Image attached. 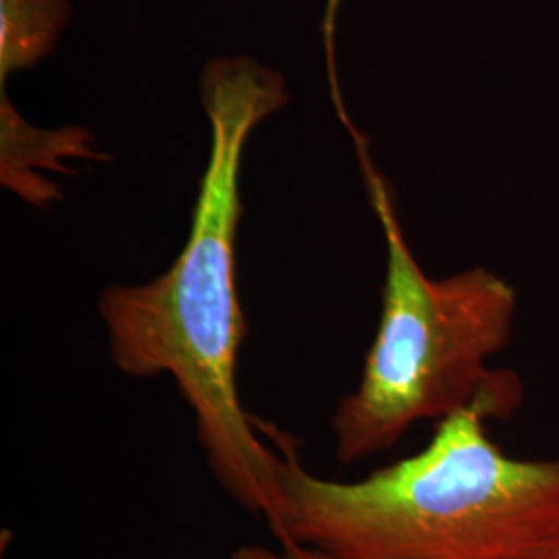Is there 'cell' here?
<instances>
[{
	"mask_svg": "<svg viewBox=\"0 0 559 559\" xmlns=\"http://www.w3.org/2000/svg\"><path fill=\"white\" fill-rule=\"evenodd\" d=\"M71 20V0H0V80L46 59Z\"/></svg>",
	"mask_w": 559,
	"mask_h": 559,
	"instance_id": "obj_5",
	"label": "cell"
},
{
	"mask_svg": "<svg viewBox=\"0 0 559 559\" xmlns=\"http://www.w3.org/2000/svg\"><path fill=\"white\" fill-rule=\"evenodd\" d=\"M282 75L249 57L210 60L201 104L210 156L191 233L179 258L140 286H108L98 300L108 353L120 373L168 376L193 413L195 438L222 491L247 514L276 522V441L240 402L237 367L245 313L237 290L235 242L242 203V152L261 120L288 104Z\"/></svg>",
	"mask_w": 559,
	"mask_h": 559,
	"instance_id": "obj_1",
	"label": "cell"
},
{
	"mask_svg": "<svg viewBox=\"0 0 559 559\" xmlns=\"http://www.w3.org/2000/svg\"><path fill=\"white\" fill-rule=\"evenodd\" d=\"M0 122H2V185L34 205H46L59 198L57 185L41 182L32 166L71 173L62 166L64 158L104 160L92 147V135L80 127H64L55 131H41L21 119L7 94L0 96Z\"/></svg>",
	"mask_w": 559,
	"mask_h": 559,
	"instance_id": "obj_4",
	"label": "cell"
},
{
	"mask_svg": "<svg viewBox=\"0 0 559 559\" xmlns=\"http://www.w3.org/2000/svg\"><path fill=\"white\" fill-rule=\"evenodd\" d=\"M522 396L519 376L498 369L417 454L357 480L307 471L274 433L280 508L270 533L332 559L539 558L559 535V456H512L489 433Z\"/></svg>",
	"mask_w": 559,
	"mask_h": 559,
	"instance_id": "obj_2",
	"label": "cell"
},
{
	"mask_svg": "<svg viewBox=\"0 0 559 559\" xmlns=\"http://www.w3.org/2000/svg\"><path fill=\"white\" fill-rule=\"evenodd\" d=\"M537 559H559V535L547 545V549Z\"/></svg>",
	"mask_w": 559,
	"mask_h": 559,
	"instance_id": "obj_7",
	"label": "cell"
},
{
	"mask_svg": "<svg viewBox=\"0 0 559 559\" xmlns=\"http://www.w3.org/2000/svg\"><path fill=\"white\" fill-rule=\"evenodd\" d=\"M365 173L388 267L380 325L359 385L332 417L334 454L344 466L390 452L423 420L438 423L473 406L498 371L487 360L508 346L516 316L514 288L483 267L425 276L400 230L388 185L369 162Z\"/></svg>",
	"mask_w": 559,
	"mask_h": 559,
	"instance_id": "obj_3",
	"label": "cell"
},
{
	"mask_svg": "<svg viewBox=\"0 0 559 559\" xmlns=\"http://www.w3.org/2000/svg\"><path fill=\"white\" fill-rule=\"evenodd\" d=\"M226 559H332L313 547L305 545H284L280 543L278 549L263 547V545H240Z\"/></svg>",
	"mask_w": 559,
	"mask_h": 559,
	"instance_id": "obj_6",
	"label": "cell"
}]
</instances>
